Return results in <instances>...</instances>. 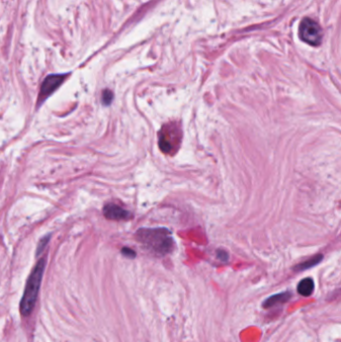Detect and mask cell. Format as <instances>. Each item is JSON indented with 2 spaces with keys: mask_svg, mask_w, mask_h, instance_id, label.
<instances>
[{
  "mask_svg": "<svg viewBox=\"0 0 341 342\" xmlns=\"http://www.w3.org/2000/svg\"><path fill=\"white\" fill-rule=\"evenodd\" d=\"M135 238L158 256L169 254L173 250L174 240L171 237V232L164 228H140L135 233Z\"/></svg>",
  "mask_w": 341,
  "mask_h": 342,
  "instance_id": "6da1fadb",
  "label": "cell"
},
{
  "mask_svg": "<svg viewBox=\"0 0 341 342\" xmlns=\"http://www.w3.org/2000/svg\"><path fill=\"white\" fill-rule=\"evenodd\" d=\"M45 258H41L37 262V264L35 265L31 274L27 279L24 293L20 302V312L24 316H28L31 314L35 303H36L45 269Z\"/></svg>",
  "mask_w": 341,
  "mask_h": 342,
  "instance_id": "7a4b0ae2",
  "label": "cell"
},
{
  "mask_svg": "<svg viewBox=\"0 0 341 342\" xmlns=\"http://www.w3.org/2000/svg\"><path fill=\"white\" fill-rule=\"evenodd\" d=\"M300 38L312 46H317L322 40V30L319 24L311 18H304L299 26Z\"/></svg>",
  "mask_w": 341,
  "mask_h": 342,
  "instance_id": "3957f363",
  "label": "cell"
},
{
  "mask_svg": "<svg viewBox=\"0 0 341 342\" xmlns=\"http://www.w3.org/2000/svg\"><path fill=\"white\" fill-rule=\"evenodd\" d=\"M170 133L171 134H169L168 132L167 126H164L162 130L159 133V147L161 151L166 154L171 153L173 151V148L178 146L177 144L172 141V139L177 143L180 142V131H179L175 124H170Z\"/></svg>",
  "mask_w": 341,
  "mask_h": 342,
  "instance_id": "277c9868",
  "label": "cell"
},
{
  "mask_svg": "<svg viewBox=\"0 0 341 342\" xmlns=\"http://www.w3.org/2000/svg\"><path fill=\"white\" fill-rule=\"evenodd\" d=\"M68 74H51L42 82L37 98V106L42 104L63 83Z\"/></svg>",
  "mask_w": 341,
  "mask_h": 342,
  "instance_id": "5b68a950",
  "label": "cell"
},
{
  "mask_svg": "<svg viewBox=\"0 0 341 342\" xmlns=\"http://www.w3.org/2000/svg\"><path fill=\"white\" fill-rule=\"evenodd\" d=\"M103 214L110 220H128L132 217V214L128 210L114 203L106 204L103 208Z\"/></svg>",
  "mask_w": 341,
  "mask_h": 342,
  "instance_id": "8992f818",
  "label": "cell"
},
{
  "mask_svg": "<svg viewBox=\"0 0 341 342\" xmlns=\"http://www.w3.org/2000/svg\"><path fill=\"white\" fill-rule=\"evenodd\" d=\"M291 292L289 291H285V292H281V293H277L274 294L270 297H268L264 302H263V307L264 308H271L273 306L279 305V304H283L286 303L291 298Z\"/></svg>",
  "mask_w": 341,
  "mask_h": 342,
  "instance_id": "52a82bcc",
  "label": "cell"
},
{
  "mask_svg": "<svg viewBox=\"0 0 341 342\" xmlns=\"http://www.w3.org/2000/svg\"><path fill=\"white\" fill-rule=\"evenodd\" d=\"M314 281L312 278L310 277H306L302 279L298 285H297V292L304 296V297H308L310 296L313 291H314Z\"/></svg>",
  "mask_w": 341,
  "mask_h": 342,
  "instance_id": "ba28073f",
  "label": "cell"
},
{
  "mask_svg": "<svg viewBox=\"0 0 341 342\" xmlns=\"http://www.w3.org/2000/svg\"><path fill=\"white\" fill-rule=\"evenodd\" d=\"M322 259H323V255L322 254L315 255V256L311 257L310 259H308L306 261L297 264L293 269L295 270V271H304V270H307V269H309L311 267H314L315 265L319 264Z\"/></svg>",
  "mask_w": 341,
  "mask_h": 342,
  "instance_id": "9c48e42d",
  "label": "cell"
},
{
  "mask_svg": "<svg viewBox=\"0 0 341 342\" xmlns=\"http://www.w3.org/2000/svg\"><path fill=\"white\" fill-rule=\"evenodd\" d=\"M113 98H114V94H113V92L111 91V90L105 89L104 91L102 92V97H101V99H102L103 105H105V106L110 105L111 102L113 101Z\"/></svg>",
  "mask_w": 341,
  "mask_h": 342,
  "instance_id": "30bf717a",
  "label": "cell"
},
{
  "mask_svg": "<svg viewBox=\"0 0 341 342\" xmlns=\"http://www.w3.org/2000/svg\"><path fill=\"white\" fill-rule=\"evenodd\" d=\"M121 253H122L125 257H128V258H134V257L136 256V252H135L134 250H132L131 248H128V247L122 248Z\"/></svg>",
  "mask_w": 341,
  "mask_h": 342,
  "instance_id": "8fae6325",
  "label": "cell"
},
{
  "mask_svg": "<svg viewBox=\"0 0 341 342\" xmlns=\"http://www.w3.org/2000/svg\"><path fill=\"white\" fill-rule=\"evenodd\" d=\"M228 254L227 252L223 251V250H217V258L221 261H227L228 260Z\"/></svg>",
  "mask_w": 341,
  "mask_h": 342,
  "instance_id": "7c38bea8",
  "label": "cell"
},
{
  "mask_svg": "<svg viewBox=\"0 0 341 342\" xmlns=\"http://www.w3.org/2000/svg\"><path fill=\"white\" fill-rule=\"evenodd\" d=\"M48 239H49V237L47 236V237H45V238H43V239L41 240V242H40V244H39V246H38V248H37V254H39L40 252L43 251L44 246H46V244H47V242H48Z\"/></svg>",
  "mask_w": 341,
  "mask_h": 342,
  "instance_id": "4fadbf2b",
  "label": "cell"
}]
</instances>
